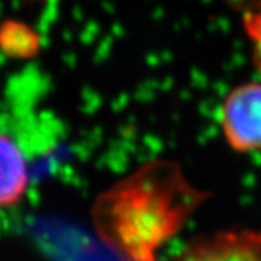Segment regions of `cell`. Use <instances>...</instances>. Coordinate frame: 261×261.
Masks as SVG:
<instances>
[{
    "mask_svg": "<svg viewBox=\"0 0 261 261\" xmlns=\"http://www.w3.org/2000/svg\"><path fill=\"white\" fill-rule=\"evenodd\" d=\"M219 123L228 145L237 152L261 149V83L232 89L221 106Z\"/></svg>",
    "mask_w": 261,
    "mask_h": 261,
    "instance_id": "cell-1",
    "label": "cell"
},
{
    "mask_svg": "<svg viewBox=\"0 0 261 261\" xmlns=\"http://www.w3.org/2000/svg\"><path fill=\"white\" fill-rule=\"evenodd\" d=\"M174 261H261V231L241 228L200 237Z\"/></svg>",
    "mask_w": 261,
    "mask_h": 261,
    "instance_id": "cell-2",
    "label": "cell"
},
{
    "mask_svg": "<svg viewBox=\"0 0 261 261\" xmlns=\"http://www.w3.org/2000/svg\"><path fill=\"white\" fill-rule=\"evenodd\" d=\"M2 206L8 207L18 203L28 185V166L23 151L8 135L2 137Z\"/></svg>",
    "mask_w": 261,
    "mask_h": 261,
    "instance_id": "cell-3",
    "label": "cell"
},
{
    "mask_svg": "<svg viewBox=\"0 0 261 261\" xmlns=\"http://www.w3.org/2000/svg\"><path fill=\"white\" fill-rule=\"evenodd\" d=\"M244 28L251 42L254 64L261 73V5L244 16Z\"/></svg>",
    "mask_w": 261,
    "mask_h": 261,
    "instance_id": "cell-4",
    "label": "cell"
}]
</instances>
